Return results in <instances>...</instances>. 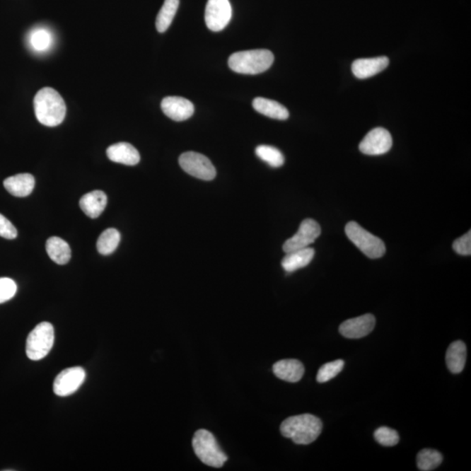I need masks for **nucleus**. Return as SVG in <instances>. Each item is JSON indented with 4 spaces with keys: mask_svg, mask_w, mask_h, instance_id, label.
<instances>
[{
    "mask_svg": "<svg viewBox=\"0 0 471 471\" xmlns=\"http://www.w3.org/2000/svg\"><path fill=\"white\" fill-rule=\"evenodd\" d=\"M35 112L37 120L45 126L55 127L64 121L66 107L62 97L52 88H43L36 93Z\"/></svg>",
    "mask_w": 471,
    "mask_h": 471,
    "instance_id": "obj_1",
    "label": "nucleus"
},
{
    "mask_svg": "<svg viewBox=\"0 0 471 471\" xmlns=\"http://www.w3.org/2000/svg\"><path fill=\"white\" fill-rule=\"evenodd\" d=\"M280 431L296 444H310L320 436L322 431V422L311 414L286 419L280 426Z\"/></svg>",
    "mask_w": 471,
    "mask_h": 471,
    "instance_id": "obj_2",
    "label": "nucleus"
},
{
    "mask_svg": "<svg viewBox=\"0 0 471 471\" xmlns=\"http://www.w3.org/2000/svg\"><path fill=\"white\" fill-rule=\"evenodd\" d=\"M274 62V55L267 50L234 52L228 61L230 69L243 74H259L267 71Z\"/></svg>",
    "mask_w": 471,
    "mask_h": 471,
    "instance_id": "obj_3",
    "label": "nucleus"
},
{
    "mask_svg": "<svg viewBox=\"0 0 471 471\" xmlns=\"http://www.w3.org/2000/svg\"><path fill=\"white\" fill-rule=\"evenodd\" d=\"M193 450L202 463L213 468H222L228 457L220 448L215 436L205 429H199L194 435Z\"/></svg>",
    "mask_w": 471,
    "mask_h": 471,
    "instance_id": "obj_4",
    "label": "nucleus"
},
{
    "mask_svg": "<svg viewBox=\"0 0 471 471\" xmlns=\"http://www.w3.org/2000/svg\"><path fill=\"white\" fill-rule=\"evenodd\" d=\"M349 240L370 259H379L386 252L384 242L376 236L368 233L356 222H349L345 228Z\"/></svg>",
    "mask_w": 471,
    "mask_h": 471,
    "instance_id": "obj_5",
    "label": "nucleus"
},
{
    "mask_svg": "<svg viewBox=\"0 0 471 471\" xmlns=\"http://www.w3.org/2000/svg\"><path fill=\"white\" fill-rule=\"evenodd\" d=\"M54 343V327L50 322H41L28 335L26 355L32 361L42 360L50 353Z\"/></svg>",
    "mask_w": 471,
    "mask_h": 471,
    "instance_id": "obj_6",
    "label": "nucleus"
},
{
    "mask_svg": "<svg viewBox=\"0 0 471 471\" xmlns=\"http://www.w3.org/2000/svg\"><path fill=\"white\" fill-rule=\"evenodd\" d=\"M179 164L186 173L201 180L211 181L216 178V171L211 160L199 153H183L179 157Z\"/></svg>",
    "mask_w": 471,
    "mask_h": 471,
    "instance_id": "obj_7",
    "label": "nucleus"
},
{
    "mask_svg": "<svg viewBox=\"0 0 471 471\" xmlns=\"http://www.w3.org/2000/svg\"><path fill=\"white\" fill-rule=\"evenodd\" d=\"M233 10L229 0H208L205 9V22L212 32H220L231 21Z\"/></svg>",
    "mask_w": 471,
    "mask_h": 471,
    "instance_id": "obj_8",
    "label": "nucleus"
},
{
    "mask_svg": "<svg viewBox=\"0 0 471 471\" xmlns=\"http://www.w3.org/2000/svg\"><path fill=\"white\" fill-rule=\"evenodd\" d=\"M321 234L320 224L313 219H305L301 224L298 233L288 239L283 245L286 253L293 250L304 249L313 244Z\"/></svg>",
    "mask_w": 471,
    "mask_h": 471,
    "instance_id": "obj_9",
    "label": "nucleus"
},
{
    "mask_svg": "<svg viewBox=\"0 0 471 471\" xmlns=\"http://www.w3.org/2000/svg\"><path fill=\"white\" fill-rule=\"evenodd\" d=\"M86 379V371L81 366H74L63 370L54 383V392L56 395L66 397L76 392Z\"/></svg>",
    "mask_w": 471,
    "mask_h": 471,
    "instance_id": "obj_10",
    "label": "nucleus"
},
{
    "mask_svg": "<svg viewBox=\"0 0 471 471\" xmlns=\"http://www.w3.org/2000/svg\"><path fill=\"white\" fill-rule=\"evenodd\" d=\"M392 139L390 132L383 128H376L370 131L361 141L359 149L368 156L383 155L390 151Z\"/></svg>",
    "mask_w": 471,
    "mask_h": 471,
    "instance_id": "obj_11",
    "label": "nucleus"
},
{
    "mask_svg": "<svg viewBox=\"0 0 471 471\" xmlns=\"http://www.w3.org/2000/svg\"><path fill=\"white\" fill-rule=\"evenodd\" d=\"M164 115L175 122L186 121L192 117L195 107L190 100L179 96H168L161 103Z\"/></svg>",
    "mask_w": 471,
    "mask_h": 471,
    "instance_id": "obj_12",
    "label": "nucleus"
},
{
    "mask_svg": "<svg viewBox=\"0 0 471 471\" xmlns=\"http://www.w3.org/2000/svg\"><path fill=\"white\" fill-rule=\"evenodd\" d=\"M375 327L376 318L368 313L344 321L340 325L339 332L347 339H360L369 335Z\"/></svg>",
    "mask_w": 471,
    "mask_h": 471,
    "instance_id": "obj_13",
    "label": "nucleus"
},
{
    "mask_svg": "<svg viewBox=\"0 0 471 471\" xmlns=\"http://www.w3.org/2000/svg\"><path fill=\"white\" fill-rule=\"evenodd\" d=\"M390 64V59L386 56L371 59H359L354 61L352 65V71L354 76L365 80L387 69Z\"/></svg>",
    "mask_w": 471,
    "mask_h": 471,
    "instance_id": "obj_14",
    "label": "nucleus"
},
{
    "mask_svg": "<svg viewBox=\"0 0 471 471\" xmlns=\"http://www.w3.org/2000/svg\"><path fill=\"white\" fill-rule=\"evenodd\" d=\"M107 156L112 162L134 166L139 163L141 156L137 149L128 143L111 145L107 149Z\"/></svg>",
    "mask_w": 471,
    "mask_h": 471,
    "instance_id": "obj_15",
    "label": "nucleus"
},
{
    "mask_svg": "<svg viewBox=\"0 0 471 471\" xmlns=\"http://www.w3.org/2000/svg\"><path fill=\"white\" fill-rule=\"evenodd\" d=\"M272 370L279 379L291 383L300 381L305 373L304 366L300 361L293 359L276 362L272 366Z\"/></svg>",
    "mask_w": 471,
    "mask_h": 471,
    "instance_id": "obj_16",
    "label": "nucleus"
},
{
    "mask_svg": "<svg viewBox=\"0 0 471 471\" xmlns=\"http://www.w3.org/2000/svg\"><path fill=\"white\" fill-rule=\"evenodd\" d=\"M35 178L31 174L23 173L13 175L4 181V186L14 197H28L35 188Z\"/></svg>",
    "mask_w": 471,
    "mask_h": 471,
    "instance_id": "obj_17",
    "label": "nucleus"
},
{
    "mask_svg": "<svg viewBox=\"0 0 471 471\" xmlns=\"http://www.w3.org/2000/svg\"><path fill=\"white\" fill-rule=\"evenodd\" d=\"M107 204V197L106 194L100 190L85 194L81 198L80 207L82 211L91 219L98 218L102 215Z\"/></svg>",
    "mask_w": 471,
    "mask_h": 471,
    "instance_id": "obj_18",
    "label": "nucleus"
},
{
    "mask_svg": "<svg viewBox=\"0 0 471 471\" xmlns=\"http://www.w3.org/2000/svg\"><path fill=\"white\" fill-rule=\"evenodd\" d=\"M314 254H315L314 250L309 248L293 250L286 253L282 260V267L287 272H293L298 269L308 267L311 263Z\"/></svg>",
    "mask_w": 471,
    "mask_h": 471,
    "instance_id": "obj_19",
    "label": "nucleus"
},
{
    "mask_svg": "<svg viewBox=\"0 0 471 471\" xmlns=\"http://www.w3.org/2000/svg\"><path fill=\"white\" fill-rule=\"evenodd\" d=\"M252 106L254 110L267 117L280 121H285L289 117V111L287 108L275 100L257 97L253 100Z\"/></svg>",
    "mask_w": 471,
    "mask_h": 471,
    "instance_id": "obj_20",
    "label": "nucleus"
},
{
    "mask_svg": "<svg viewBox=\"0 0 471 471\" xmlns=\"http://www.w3.org/2000/svg\"><path fill=\"white\" fill-rule=\"evenodd\" d=\"M467 358L465 344L458 340L450 344L446 353V364L451 373H459L465 368Z\"/></svg>",
    "mask_w": 471,
    "mask_h": 471,
    "instance_id": "obj_21",
    "label": "nucleus"
},
{
    "mask_svg": "<svg viewBox=\"0 0 471 471\" xmlns=\"http://www.w3.org/2000/svg\"><path fill=\"white\" fill-rule=\"evenodd\" d=\"M47 252L50 259L58 264H66L71 259V249L62 238L52 237L47 241Z\"/></svg>",
    "mask_w": 471,
    "mask_h": 471,
    "instance_id": "obj_22",
    "label": "nucleus"
},
{
    "mask_svg": "<svg viewBox=\"0 0 471 471\" xmlns=\"http://www.w3.org/2000/svg\"><path fill=\"white\" fill-rule=\"evenodd\" d=\"M179 0H165L156 17V26L159 33L166 32L173 21L179 7Z\"/></svg>",
    "mask_w": 471,
    "mask_h": 471,
    "instance_id": "obj_23",
    "label": "nucleus"
},
{
    "mask_svg": "<svg viewBox=\"0 0 471 471\" xmlns=\"http://www.w3.org/2000/svg\"><path fill=\"white\" fill-rule=\"evenodd\" d=\"M32 50L37 52H45L50 50L54 44L52 33L46 28H38L33 30L28 37Z\"/></svg>",
    "mask_w": 471,
    "mask_h": 471,
    "instance_id": "obj_24",
    "label": "nucleus"
},
{
    "mask_svg": "<svg viewBox=\"0 0 471 471\" xmlns=\"http://www.w3.org/2000/svg\"><path fill=\"white\" fill-rule=\"evenodd\" d=\"M120 241L121 234L117 229L110 228L100 234L97 241V250L102 255H110L117 250Z\"/></svg>",
    "mask_w": 471,
    "mask_h": 471,
    "instance_id": "obj_25",
    "label": "nucleus"
},
{
    "mask_svg": "<svg viewBox=\"0 0 471 471\" xmlns=\"http://www.w3.org/2000/svg\"><path fill=\"white\" fill-rule=\"evenodd\" d=\"M442 462V454L435 450H431V448H424L417 455V467L421 471L435 470Z\"/></svg>",
    "mask_w": 471,
    "mask_h": 471,
    "instance_id": "obj_26",
    "label": "nucleus"
},
{
    "mask_svg": "<svg viewBox=\"0 0 471 471\" xmlns=\"http://www.w3.org/2000/svg\"><path fill=\"white\" fill-rule=\"evenodd\" d=\"M256 155L260 157L262 161L267 163L269 165L274 168L281 167L285 163V157H284L281 151L278 149L272 147V146L260 145L256 149Z\"/></svg>",
    "mask_w": 471,
    "mask_h": 471,
    "instance_id": "obj_27",
    "label": "nucleus"
},
{
    "mask_svg": "<svg viewBox=\"0 0 471 471\" xmlns=\"http://www.w3.org/2000/svg\"><path fill=\"white\" fill-rule=\"evenodd\" d=\"M344 364H344L342 360H337L328 362V364L321 366L317 375L318 383H325L335 378V376H337L342 371Z\"/></svg>",
    "mask_w": 471,
    "mask_h": 471,
    "instance_id": "obj_28",
    "label": "nucleus"
},
{
    "mask_svg": "<svg viewBox=\"0 0 471 471\" xmlns=\"http://www.w3.org/2000/svg\"><path fill=\"white\" fill-rule=\"evenodd\" d=\"M375 438L380 445L386 447L395 446L400 440L398 433L388 427H380L376 429Z\"/></svg>",
    "mask_w": 471,
    "mask_h": 471,
    "instance_id": "obj_29",
    "label": "nucleus"
},
{
    "mask_svg": "<svg viewBox=\"0 0 471 471\" xmlns=\"http://www.w3.org/2000/svg\"><path fill=\"white\" fill-rule=\"evenodd\" d=\"M16 291L17 285L13 279L0 278V304L13 298Z\"/></svg>",
    "mask_w": 471,
    "mask_h": 471,
    "instance_id": "obj_30",
    "label": "nucleus"
},
{
    "mask_svg": "<svg viewBox=\"0 0 471 471\" xmlns=\"http://www.w3.org/2000/svg\"><path fill=\"white\" fill-rule=\"evenodd\" d=\"M453 249L459 255L470 256L471 254V231L462 236L453 243Z\"/></svg>",
    "mask_w": 471,
    "mask_h": 471,
    "instance_id": "obj_31",
    "label": "nucleus"
},
{
    "mask_svg": "<svg viewBox=\"0 0 471 471\" xmlns=\"http://www.w3.org/2000/svg\"><path fill=\"white\" fill-rule=\"evenodd\" d=\"M18 236L16 228L8 219L0 214V237L6 239H14Z\"/></svg>",
    "mask_w": 471,
    "mask_h": 471,
    "instance_id": "obj_32",
    "label": "nucleus"
}]
</instances>
